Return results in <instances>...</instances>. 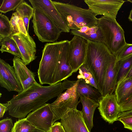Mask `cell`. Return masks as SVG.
I'll list each match as a JSON object with an SVG mask.
<instances>
[{
	"label": "cell",
	"mask_w": 132,
	"mask_h": 132,
	"mask_svg": "<svg viewBox=\"0 0 132 132\" xmlns=\"http://www.w3.org/2000/svg\"><path fill=\"white\" fill-rule=\"evenodd\" d=\"M52 2L70 30L97 25V15L89 9H83L69 3Z\"/></svg>",
	"instance_id": "obj_3"
},
{
	"label": "cell",
	"mask_w": 132,
	"mask_h": 132,
	"mask_svg": "<svg viewBox=\"0 0 132 132\" xmlns=\"http://www.w3.org/2000/svg\"><path fill=\"white\" fill-rule=\"evenodd\" d=\"M36 128L26 118L20 119L15 122L11 132H31Z\"/></svg>",
	"instance_id": "obj_26"
},
{
	"label": "cell",
	"mask_w": 132,
	"mask_h": 132,
	"mask_svg": "<svg viewBox=\"0 0 132 132\" xmlns=\"http://www.w3.org/2000/svg\"><path fill=\"white\" fill-rule=\"evenodd\" d=\"M69 45V41L68 40H65L62 45L55 78L54 84L67 79L74 73L67 60Z\"/></svg>",
	"instance_id": "obj_17"
},
{
	"label": "cell",
	"mask_w": 132,
	"mask_h": 132,
	"mask_svg": "<svg viewBox=\"0 0 132 132\" xmlns=\"http://www.w3.org/2000/svg\"><path fill=\"white\" fill-rule=\"evenodd\" d=\"M47 132H50V130L48 131Z\"/></svg>",
	"instance_id": "obj_43"
},
{
	"label": "cell",
	"mask_w": 132,
	"mask_h": 132,
	"mask_svg": "<svg viewBox=\"0 0 132 132\" xmlns=\"http://www.w3.org/2000/svg\"><path fill=\"white\" fill-rule=\"evenodd\" d=\"M0 84L1 87L10 92L18 93L24 90L16 76L13 66L0 59Z\"/></svg>",
	"instance_id": "obj_10"
},
{
	"label": "cell",
	"mask_w": 132,
	"mask_h": 132,
	"mask_svg": "<svg viewBox=\"0 0 132 132\" xmlns=\"http://www.w3.org/2000/svg\"><path fill=\"white\" fill-rule=\"evenodd\" d=\"M16 11L20 17L22 19L26 30L28 33L29 21L33 17L34 9L24 1L16 9Z\"/></svg>",
	"instance_id": "obj_24"
},
{
	"label": "cell",
	"mask_w": 132,
	"mask_h": 132,
	"mask_svg": "<svg viewBox=\"0 0 132 132\" xmlns=\"http://www.w3.org/2000/svg\"><path fill=\"white\" fill-rule=\"evenodd\" d=\"M131 77H132V66L125 78H128Z\"/></svg>",
	"instance_id": "obj_38"
},
{
	"label": "cell",
	"mask_w": 132,
	"mask_h": 132,
	"mask_svg": "<svg viewBox=\"0 0 132 132\" xmlns=\"http://www.w3.org/2000/svg\"><path fill=\"white\" fill-rule=\"evenodd\" d=\"M115 94L119 105L132 95V77L123 79L117 84Z\"/></svg>",
	"instance_id": "obj_21"
},
{
	"label": "cell",
	"mask_w": 132,
	"mask_h": 132,
	"mask_svg": "<svg viewBox=\"0 0 132 132\" xmlns=\"http://www.w3.org/2000/svg\"><path fill=\"white\" fill-rule=\"evenodd\" d=\"M13 126L12 119L7 117L0 121V132H11Z\"/></svg>",
	"instance_id": "obj_31"
},
{
	"label": "cell",
	"mask_w": 132,
	"mask_h": 132,
	"mask_svg": "<svg viewBox=\"0 0 132 132\" xmlns=\"http://www.w3.org/2000/svg\"><path fill=\"white\" fill-rule=\"evenodd\" d=\"M71 33L72 35L80 36L87 41L104 43L102 33L97 25L90 27L85 26L77 30H71Z\"/></svg>",
	"instance_id": "obj_20"
},
{
	"label": "cell",
	"mask_w": 132,
	"mask_h": 132,
	"mask_svg": "<svg viewBox=\"0 0 132 132\" xmlns=\"http://www.w3.org/2000/svg\"><path fill=\"white\" fill-rule=\"evenodd\" d=\"M19 18L18 13L16 12L13 13L11 18L10 22L13 34H17L20 32L18 26Z\"/></svg>",
	"instance_id": "obj_32"
},
{
	"label": "cell",
	"mask_w": 132,
	"mask_h": 132,
	"mask_svg": "<svg viewBox=\"0 0 132 132\" xmlns=\"http://www.w3.org/2000/svg\"><path fill=\"white\" fill-rule=\"evenodd\" d=\"M127 1L131 3H132V0H128Z\"/></svg>",
	"instance_id": "obj_42"
},
{
	"label": "cell",
	"mask_w": 132,
	"mask_h": 132,
	"mask_svg": "<svg viewBox=\"0 0 132 132\" xmlns=\"http://www.w3.org/2000/svg\"><path fill=\"white\" fill-rule=\"evenodd\" d=\"M50 104H45L32 111L26 118L37 128L46 132L49 131L53 125V114Z\"/></svg>",
	"instance_id": "obj_11"
},
{
	"label": "cell",
	"mask_w": 132,
	"mask_h": 132,
	"mask_svg": "<svg viewBox=\"0 0 132 132\" xmlns=\"http://www.w3.org/2000/svg\"><path fill=\"white\" fill-rule=\"evenodd\" d=\"M117 60L116 56L109 64L104 83L103 96L113 94L117 85L118 73Z\"/></svg>",
	"instance_id": "obj_18"
},
{
	"label": "cell",
	"mask_w": 132,
	"mask_h": 132,
	"mask_svg": "<svg viewBox=\"0 0 132 132\" xmlns=\"http://www.w3.org/2000/svg\"><path fill=\"white\" fill-rule=\"evenodd\" d=\"M61 132H65V131L63 129V127H62V126H61Z\"/></svg>",
	"instance_id": "obj_41"
},
{
	"label": "cell",
	"mask_w": 132,
	"mask_h": 132,
	"mask_svg": "<svg viewBox=\"0 0 132 132\" xmlns=\"http://www.w3.org/2000/svg\"><path fill=\"white\" fill-rule=\"evenodd\" d=\"M87 41L84 64L93 75L98 90L102 95L105 75L110 64L115 56L104 43Z\"/></svg>",
	"instance_id": "obj_2"
},
{
	"label": "cell",
	"mask_w": 132,
	"mask_h": 132,
	"mask_svg": "<svg viewBox=\"0 0 132 132\" xmlns=\"http://www.w3.org/2000/svg\"><path fill=\"white\" fill-rule=\"evenodd\" d=\"M31 132H46L43 130L39 129L37 128L33 130Z\"/></svg>",
	"instance_id": "obj_40"
},
{
	"label": "cell",
	"mask_w": 132,
	"mask_h": 132,
	"mask_svg": "<svg viewBox=\"0 0 132 132\" xmlns=\"http://www.w3.org/2000/svg\"><path fill=\"white\" fill-rule=\"evenodd\" d=\"M79 79L77 91L80 97L85 96L94 100L98 103L103 96L98 90L86 83L84 79Z\"/></svg>",
	"instance_id": "obj_22"
},
{
	"label": "cell",
	"mask_w": 132,
	"mask_h": 132,
	"mask_svg": "<svg viewBox=\"0 0 132 132\" xmlns=\"http://www.w3.org/2000/svg\"><path fill=\"white\" fill-rule=\"evenodd\" d=\"M65 41L47 43L45 45L37 71L38 78L41 85L54 84L61 50Z\"/></svg>",
	"instance_id": "obj_4"
},
{
	"label": "cell",
	"mask_w": 132,
	"mask_h": 132,
	"mask_svg": "<svg viewBox=\"0 0 132 132\" xmlns=\"http://www.w3.org/2000/svg\"><path fill=\"white\" fill-rule=\"evenodd\" d=\"M126 1L123 0H85L89 9L97 15L116 19L118 11Z\"/></svg>",
	"instance_id": "obj_9"
},
{
	"label": "cell",
	"mask_w": 132,
	"mask_h": 132,
	"mask_svg": "<svg viewBox=\"0 0 132 132\" xmlns=\"http://www.w3.org/2000/svg\"><path fill=\"white\" fill-rule=\"evenodd\" d=\"M79 74L77 76L78 79H82L85 82L98 89V88L92 73L84 64L79 69Z\"/></svg>",
	"instance_id": "obj_28"
},
{
	"label": "cell",
	"mask_w": 132,
	"mask_h": 132,
	"mask_svg": "<svg viewBox=\"0 0 132 132\" xmlns=\"http://www.w3.org/2000/svg\"><path fill=\"white\" fill-rule=\"evenodd\" d=\"M79 79L70 88L61 93L53 102L50 104V109L53 114L52 124L56 121L61 119L69 111L77 109L80 102L78 100L80 96L77 91Z\"/></svg>",
	"instance_id": "obj_7"
},
{
	"label": "cell",
	"mask_w": 132,
	"mask_h": 132,
	"mask_svg": "<svg viewBox=\"0 0 132 132\" xmlns=\"http://www.w3.org/2000/svg\"><path fill=\"white\" fill-rule=\"evenodd\" d=\"M24 1V0H3L0 7V12L5 13L14 11Z\"/></svg>",
	"instance_id": "obj_29"
},
{
	"label": "cell",
	"mask_w": 132,
	"mask_h": 132,
	"mask_svg": "<svg viewBox=\"0 0 132 132\" xmlns=\"http://www.w3.org/2000/svg\"><path fill=\"white\" fill-rule=\"evenodd\" d=\"M33 8L43 12L54 22L62 32H69L70 29L51 0H29Z\"/></svg>",
	"instance_id": "obj_13"
},
{
	"label": "cell",
	"mask_w": 132,
	"mask_h": 132,
	"mask_svg": "<svg viewBox=\"0 0 132 132\" xmlns=\"http://www.w3.org/2000/svg\"><path fill=\"white\" fill-rule=\"evenodd\" d=\"M0 51L2 53L7 52L21 58V55L17 44L12 36L0 38Z\"/></svg>",
	"instance_id": "obj_23"
},
{
	"label": "cell",
	"mask_w": 132,
	"mask_h": 132,
	"mask_svg": "<svg viewBox=\"0 0 132 132\" xmlns=\"http://www.w3.org/2000/svg\"><path fill=\"white\" fill-rule=\"evenodd\" d=\"M132 116V110L124 112H120L118 117H123Z\"/></svg>",
	"instance_id": "obj_37"
},
{
	"label": "cell",
	"mask_w": 132,
	"mask_h": 132,
	"mask_svg": "<svg viewBox=\"0 0 132 132\" xmlns=\"http://www.w3.org/2000/svg\"><path fill=\"white\" fill-rule=\"evenodd\" d=\"M119 105L120 112L132 110V95L127 101Z\"/></svg>",
	"instance_id": "obj_34"
},
{
	"label": "cell",
	"mask_w": 132,
	"mask_h": 132,
	"mask_svg": "<svg viewBox=\"0 0 132 132\" xmlns=\"http://www.w3.org/2000/svg\"><path fill=\"white\" fill-rule=\"evenodd\" d=\"M9 105L8 103H0V118L3 117L5 112L9 111Z\"/></svg>",
	"instance_id": "obj_35"
},
{
	"label": "cell",
	"mask_w": 132,
	"mask_h": 132,
	"mask_svg": "<svg viewBox=\"0 0 132 132\" xmlns=\"http://www.w3.org/2000/svg\"><path fill=\"white\" fill-rule=\"evenodd\" d=\"M65 90L62 82L44 86L37 82L22 92L14 95L7 102L9 105V114L19 119L25 118L30 112L59 96Z\"/></svg>",
	"instance_id": "obj_1"
},
{
	"label": "cell",
	"mask_w": 132,
	"mask_h": 132,
	"mask_svg": "<svg viewBox=\"0 0 132 132\" xmlns=\"http://www.w3.org/2000/svg\"><path fill=\"white\" fill-rule=\"evenodd\" d=\"M32 17L34 31L40 41L52 43L57 39L62 31L43 12L34 9Z\"/></svg>",
	"instance_id": "obj_6"
},
{
	"label": "cell",
	"mask_w": 132,
	"mask_h": 132,
	"mask_svg": "<svg viewBox=\"0 0 132 132\" xmlns=\"http://www.w3.org/2000/svg\"><path fill=\"white\" fill-rule=\"evenodd\" d=\"M13 66L24 91L37 82L35 73L29 70L22 59L14 56L13 60Z\"/></svg>",
	"instance_id": "obj_16"
},
{
	"label": "cell",
	"mask_w": 132,
	"mask_h": 132,
	"mask_svg": "<svg viewBox=\"0 0 132 132\" xmlns=\"http://www.w3.org/2000/svg\"><path fill=\"white\" fill-rule=\"evenodd\" d=\"M97 25L102 33L104 43L115 56L126 43L123 29L116 19L103 16L98 18Z\"/></svg>",
	"instance_id": "obj_5"
},
{
	"label": "cell",
	"mask_w": 132,
	"mask_h": 132,
	"mask_svg": "<svg viewBox=\"0 0 132 132\" xmlns=\"http://www.w3.org/2000/svg\"><path fill=\"white\" fill-rule=\"evenodd\" d=\"M118 120L123 124L124 128L132 131V116L119 118Z\"/></svg>",
	"instance_id": "obj_33"
},
{
	"label": "cell",
	"mask_w": 132,
	"mask_h": 132,
	"mask_svg": "<svg viewBox=\"0 0 132 132\" xmlns=\"http://www.w3.org/2000/svg\"><path fill=\"white\" fill-rule=\"evenodd\" d=\"M13 34L10 23L8 17L0 14V38L12 36Z\"/></svg>",
	"instance_id": "obj_27"
},
{
	"label": "cell",
	"mask_w": 132,
	"mask_h": 132,
	"mask_svg": "<svg viewBox=\"0 0 132 132\" xmlns=\"http://www.w3.org/2000/svg\"><path fill=\"white\" fill-rule=\"evenodd\" d=\"M132 54V44H126L121 48L116 55L117 60H121Z\"/></svg>",
	"instance_id": "obj_30"
},
{
	"label": "cell",
	"mask_w": 132,
	"mask_h": 132,
	"mask_svg": "<svg viewBox=\"0 0 132 132\" xmlns=\"http://www.w3.org/2000/svg\"><path fill=\"white\" fill-rule=\"evenodd\" d=\"M80 102L82 106V116L84 122L90 132L93 126V119L94 111L99 106L95 100L84 96L80 97Z\"/></svg>",
	"instance_id": "obj_19"
},
{
	"label": "cell",
	"mask_w": 132,
	"mask_h": 132,
	"mask_svg": "<svg viewBox=\"0 0 132 132\" xmlns=\"http://www.w3.org/2000/svg\"><path fill=\"white\" fill-rule=\"evenodd\" d=\"M128 18L130 21L132 22V9L130 12Z\"/></svg>",
	"instance_id": "obj_39"
},
{
	"label": "cell",
	"mask_w": 132,
	"mask_h": 132,
	"mask_svg": "<svg viewBox=\"0 0 132 132\" xmlns=\"http://www.w3.org/2000/svg\"><path fill=\"white\" fill-rule=\"evenodd\" d=\"M12 36L18 46L21 55V59L26 65H29L37 57L35 42L30 36H27L20 32L13 34Z\"/></svg>",
	"instance_id": "obj_14"
},
{
	"label": "cell",
	"mask_w": 132,
	"mask_h": 132,
	"mask_svg": "<svg viewBox=\"0 0 132 132\" xmlns=\"http://www.w3.org/2000/svg\"><path fill=\"white\" fill-rule=\"evenodd\" d=\"M61 119L65 132H90L84 122L82 111L77 109L69 111Z\"/></svg>",
	"instance_id": "obj_15"
},
{
	"label": "cell",
	"mask_w": 132,
	"mask_h": 132,
	"mask_svg": "<svg viewBox=\"0 0 132 132\" xmlns=\"http://www.w3.org/2000/svg\"><path fill=\"white\" fill-rule=\"evenodd\" d=\"M61 125L60 122H54L50 128V132H61Z\"/></svg>",
	"instance_id": "obj_36"
},
{
	"label": "cell",
	"mask_w": 132,
	"mask_h": 132,
	"mask_svg": "<svg viewBox=\"0 0 132 132\" xmlns=\"http://www.w3.org/2000/svg\"><path fill=\"white\" fill-rule=\"evenodd\" d=\"M98 103V109L104 120L111 124L118 120L120 112L115 94L103 96Z\"/></svg>",
	"instance_id": "obj_12"
},
{
	"label": "cell",
	"mask_w": 132,
	"mask_h": 132,
	"mask_svg": "<svg viewBox=\"0 0 132 132\" xmlns=\"http://www.w3.org/2000/svg\"><path fill=\"white\" fill-rule=\"evenodd\" d=\"M132 66V54L123 59L117 60V85L121 80L125 78Z\"/></svg>",
	"instance_id": "obj_25"
},
{
	"label": "cell",
	"mask_w": 132,
	"mask_h": 132,
	"mask_svg": "<svg viewBox=\"0 0 132 132\" xmlns=\"http://www.w3.org/2000/svg\"><path fill=\"white\" fill-rule=\"evenodd\" d=\"M87 47V40L79 36L74 35L69 41L67 60L74 73L76 72L84 64Z\"/></svg>",
	"instance_id": "obj_8"
}]
</instances>
